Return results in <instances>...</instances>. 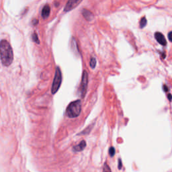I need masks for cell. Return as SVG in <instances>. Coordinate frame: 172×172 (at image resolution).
Segmentation results:
<instances>
[{
	"mask_svg": "<svg viewBox=\"0 0 172 172\" xmlns=\"http://www.w3.org/2000/svg\"><path fill=\"white\" fill-rule=\"evenodd\" d=\"M50 12H51V8H50L49 5L47 4V5H45L44 7H43L42 10V12H41L42 17L44 18V19H47L50 15Z\"/></svg>",
	"mask_w": 172,
	"mask_h": 172,
	"instance_id": "7",
	"label": "cell"
},
{
	"mask_svg": "<svg viewBox=\"0 0 172 172\" xmlns=\"http://www.w3.org/2000/svg\"><path fill=\"white\" fill-rule=\"evenodd\" d=\"M92 125H90V126H88V128H86V129H85L84 131L83 132H81V133H79L78 134V135H81V134H82V135H84V134H88L89 132H90V130H91V129H92Z\"/></svg>",
	"mask_w": 172,
	"mask_h": 172,
	"instance_id": "13",
	"label": "cell"
},
{
	"mask_svg": "<svg viewBox=\"0 0 172 172\" xmlns=\"http://www.w3.org/2000/svg\"><path fill=\"white\" fill-rule=\"evenodd\" d=\"M88 73L86 71H84V72H83L82 82H81L79 90V92L80 96H82V98H84L85 95L86 94L87 88H88Z\"/></svg>",
	"mask_w": 172,
	"mask_h": 172,
	"instance_id": "4",
	"label": "cell"
},
{
	"mask_svg": "<svg viewBox=\"0 0 172 172\" xmlns=\"http://www.w3.org/2000/svg\"><path fill=\"white\" fill-rule=\"evenodd\" d=\"M155 38L156 39L157 42H158L159 44L163 45V46H165L167 44V41L165 40V36H163V34H161V32H157L155 34Z\"/></svg>",
	"mask_w": 172,
	"mask_h": 172,
	"instance_id": "6",
	"label": "cell"
},
{
	"mask_svg": "<svg viewBox=\"0 0 172 172\" xmlns=\"http://www.w3.org/2000/svg\"><path fill=\"white\" fill-rule=\"evenodd\" d=\"M90 67L92 69H95L96 66V59H95L94 57H92L90 60Z\"/></svg>",
	"mask_w": 172,
	"mask_h": 172,
	"instance_id": "11",
	"label": "cell"
},
{
	"mask_svg": "<svg viewBox=\"0 0 172 172\" xmlns=\"http://www.w3.org/2000/svg\"><path fill=\"white\" fill-rule=\"evenodd\" d=\"M82 14L85 18V19H86L88 21H91L94 19V14H93L90 11H89L88 10L84 9L82 11Z\"/></svg>",
	"mask_w": 172,
	"mask_h": 172,
	"instance_id": "9",
	"label": "cell"
},
{
	"mask_svg": "<svg viewBox=\"0 0 172 172\" xmlns=\"http://www.w3.org/2000/svg\"><path fill=\"white\" fill-rule=\"evenodd\" d=\"M86 147V143L85 140H82L77 145L74 146L73 147V150L75 152H80L82 151Z\"/></svg>",
	"mask_w": 172,
	"mask_h": 172,
	"instance_id": "8",
	"label": "cell"
},
{
	"mask_svg": "<svg viewBox=\"0 0 172 172\" xmlns=\"http://www.w3.org/2000/svg\"><path fill=\"white\" fill-rule=\"evenodd\" d=\"M147 19L145 17H143L141 18L140 21V28H143L145 26L147 25Z\"/></svg>",
	"mask_w": 172,
	"mask_h": 172,
	"instance_id": "10",
	"label": "cell"
},
{
	"mask_svg": "<svg viewBox=\"0 0 172 172\" xmlns=\"http://www.w3.org/2000/svg\"><path fill=\"white\" fill-rule=\"evenodd\" d=\"M38 20H36V19H34V20L32 21V24H34V26H36V24H38Z\"/></svg>",
	"mask_w": 172,
	"mask_h": 172,
	"instance_id": "18",
	"label": "cell"
},
{
	"mask_svg": "<svg viewBox=\"0 0 172 172\" xmlns=\"http://www.w3.org/2000/svg\"><path fill=\"white\" fill-rule=\"evenodd\" d=\"M82 111V101L80 99L72 101L66 110V115L70 119H73L79 116Z\"/></svg>",
	"mask_w": 172,
	"mask_h": 172,
	"instance_id": "2",
	"label": "cell"
},
{
	"mask_svg": "<svg viewBox=\"0 0 172 172\" xmlns=\"http://www.w3.org/2000/svg\"><path fill=\"white\" fill-rule=\"evenodd\" d=\"M0 57L2 65L5 67H9L13 62V50L10 43L5 40H2L0 43Z\"/></svg>",
	"mask_w": 172,
	"mask_h": 172,
	"instance_id": "1",
	"label": "cell"
},
{
	"mask_svg": "<svg viewBox=\"0 0 172 172\" xmlns=\"http://www.w3.org/2000/svg\"><path fill=\"white\" fill-rule=\"evenodd\" d=\"M122 165H123V164H122L121 159H119V165H118V167H119V169H121Z\"/></svg>",
	"mask_w": 172,
	"mask_h": 172,
	"instance_id": "16",
	"label": "cell"
},
{
	"mask_svg": "<svg viewBox=\"0 0 172 172\" xmlns=\"http://www.w3.org/2000/svg\"><path fill=\"white\" fill-rule=\"evenodd\" d=\"M103 171H111V169L110 168V167L108 166V165H107L106 163H105L104 164V167H103Z\"/></svg>",
	"mask_w": 172,
	"mask_h": 172,
	"instance_id": "15",
	"label": "cell"
},
{
	"mask_svg": "<svg viewBox=\"0 0 172 172\" xmlns=\"http://www.w3.org/2000/svg\"><path fill=\"white\" fill-rule=\"evenodd\" d=\"M83 0H69L66 4L65 8H64V10L65 12L71 11L74 8H75Z\"/></svg>",
	"mask_w": 172,
	"mask_h": 172,
	"instance_id": "5",
	"label": "cell"
},
{
	"mask_svg": "<svg viewBox=\"0 0 172 172\" xmlns=\"http://www.w3.org/2000/svg\"><path fill=\"white\" fill-rule=\"evenodd\" d=\"M163 89H165V92H167V91H168V89H167V87L165 86L164 87H163Z\"/></svg>",
	"mask_w": 172,
	"mask_h": 172,
	"instance_id": "19",
	"label": "cell"
},
{
	"mask_svg": "<svg viewBox=\"0 0 172 172\" xmlns=\"http://www.w3.org/2000/svg\"><path fill=\"white\" fill-rule=\"evenodd\" d=\"M61 82H62V73L60 68L59 67H57L55 71V77H54L53 84H52V88H51L52 94H55L58 92L60 86H61Z\"/></svg>",
	"mask_w": 172,
	"mask_h": 172,
	"instance_id": "3",
	"label": "cell"
},
{
	"mask_svg": "<svg viewBox=\"0 0 172 172\" xmlns=\"http://www.w3.org/2000/svg\"><path fill=\"white\" fill-rule=\"evenodd\" d=\"M168 99H169V100H171V99H172V98H171V94H169V96H168Z\"/></svg>",
	"mask_w": 172,
	"mask_h": 172,
	"instance_id": "20",
	"label": "cell"
},
{
	"mask_svg": "<svg viewBox=\"0 0 172 172\" xmlns=\"http://www.w3.org/2000/svg\"><path fill=\"white\" fill-rule=\"evenodd\" d=\"M168 38L169 40L171 41V42H172V31H171L170 32H169L168 34Z\"/></svg>",
	"mask_w": 172,
	"mask_h": 172,
	"instance_id": "17",
	"label": "cell"
},
{
	"mask_svg": "<svg viewBox=\"0 0 172 172\" xmlns=\"http://www.w3.org/2000/svg\"><path fill=\"white\" fill-rule=\"evenodd\" d=\"M116 153V151H115V148L114 147H112L110 148L109 149V155L111 157H114Z\"/></svg>",
	"mask_w": 172,
	"mask_h": 172,
	"instance_id": "14",
	"label": "cell"
},
{
	"mask_svg": "<svg viewBox=\"0 0 172 172\" xmlns=\"http://www.w3.org/2000/svg\"><path fill=\"white\" fill-rule=\"evenodd\" d=\"M32 39L34 42L36 43V44H40V41H39L38 35L36 34V33H33V34L32 35Z\"/></svg>",
	"mask_w": 172,
	"mask_h": 172,
	"instance_id": "12",
	"label": "cell"
}]
</instances>
